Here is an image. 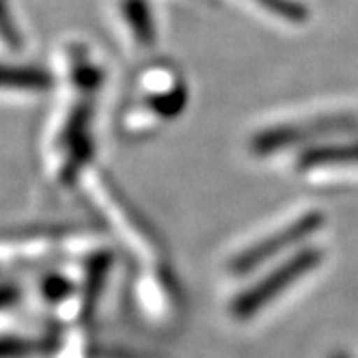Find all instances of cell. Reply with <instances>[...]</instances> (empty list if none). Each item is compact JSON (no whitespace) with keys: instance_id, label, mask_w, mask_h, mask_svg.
Returning <instances> with one entry per match:
<instances>
[{"instance_id":"cell-4","label":"cell","mask_w":358,"mask_h":358,"mask_svg":"<svg viewBox=\"0 0 358 358\" xmlns=\"http://www.w3.org/2000/svg\"><path fill=\"white\" fill-rule=\"evenodd\" d=\"M0 86L13 90L44 92L52 86L48 72L32 66H2L0 64Z\"/></svg>"},{"instance_id":"cell-7","label":"cell","mask_w":358,"mask_h":358,"mask_svg":"<svg viewBox=\"0 0 358 358\" xmlns=\"http://www.w3.org/2000/svg\"><path fill=\"white\" fill-rule=\"evenodd\" d=\"M152 103H154V108L162 115H176L185 106V92L183 90H176L173 94H166V96L155 98Z\"/></svg>"},{"instance_id":"cell-6","label":"cell","mask_w":358,"mask_h":358,"mask_svg":"<svg viewBox=\"0 0 358 358\" xmlns=\"http://www.w3.org/2000/svg\"><path fill=\"white\" fill-rule=\"evenodd\" d=\"M124 14L141 44H154V20L145 0H124Z\"/></svg>"},{"instance_id":"cell-3","label":"cell","mask_w":358,"mask_h":358,"mask_svg":"<svg viewBox=\"0 0 358 358\" xmlns=\"http://www.w3.org/2000/svg\"><path fill=\"white\" fill-rule=\"evenodd\" d=\"M348 122L345 117H327V120H315L308 124H299V126H279V128L267 129L259 134L253 140V150L257 154H271L277 148H285L294 141L307 140L313 134H322V131H333V129L346 128Z\"/></svg>"},{"instance_id":"cell-2","label":"cell","mask_w":358,"mask_h":358,"mask_svg":"<svg viewBox=\"0 0 358 358\" xmlns=\"http://www.w3.org/2000/svg\"><path fill=\"white\" fill-rule=\"evenodd\" d=\"M322 223H324V217H322L320 211H308L303 217L285 225L282 229L275 231L273 235L257 241L249 249H245L239 255L233 257L229 263V273L237 275V277L253 273L255 268L271 261L273 257H277L282 251L294 247V245H301L303 241H307L310 235H315L322 227Z\"/></svg>"},{"instance_id":"cell-8","label":"cell","mask_w":358,"mask_h":358,"mask_svg":"<svg viewBox=\"0 0 358 358\" xmlns=\"http://www.w3.org/2000/svg\"><path fill=\"white\" fill-rule=\"evenodd\" d=\"M0 36L4 38V42L8 46H13V48L20 46V34H18V30H16L13 18H10V14L6 10V6H4L2 0H0Z\"/></svg>"},{"instance_id":"cell-1","label":"cell","mask_w":358,"mask_h":358,"mask_svg":"<svg viewBox=\"0 0 358 358\" xmlns=\"http://www.w3.org/2000/svg\"><path fill=\"white\" fill-rule=\"evenodd\" d=\"M322 261V251L317 247H307L285 259L281 265L271 268L265 277H261L251 287L243 289L233 299L229 313L233 319L249 320L268 307L275 299H279L287 289L299 282L307 273L315 271Z\"/></svg>"},{"instance_id":"cell-9","label":"cell","mask_w":358,"mask_h":358,"mask_svg":"<svg viewBox=\"0 0 358 358\" xmlns=\"http://www.w3.org/2000/svg\"><path fill=\"white\" fill-rule=\"evenodd\" d=\"M331 358H350V357L346 355L345 350H336V352H334V355Z\"/></svg>"},{"instance_id":"cell-5","label":"cell","mask_w":358,"mask_h":358,"mask_svg":"<svg viewBox=\"0 0 358 358\" xmlns=\"http://www.w3.org/2000/svg\"><path fill=\"white\" fill-rule=\"evenodd\" d=\"M346 164V162H358V143H348V145H327V148H317L313 152L301 157L299 166L303 169L308 167L322 166V164Z\"/></svg>"}]
</instances>
